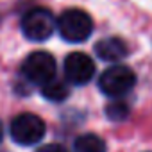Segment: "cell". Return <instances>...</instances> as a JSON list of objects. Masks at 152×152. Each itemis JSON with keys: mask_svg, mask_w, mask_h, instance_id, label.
<instances>
[{"mask_svg": "<svg viewBox=\"0 0 152 152\" xmlns=\"http://www.w3.org/2000/svg\"><path fill=\"white\" fill-rule=\"evenodd\" d=\"M56 29L61 38L70 43L86 41L93 32V20L83 9H66L56 20Z\"/></svg>", "mask_w": 152, "mask_h": 152, "instance_id": "cell-1", "label": "cell"}, {"mask_svg": "<svg viewBox=\"0 0 152 152\" xmlns=\"http://www.w3.org/2000/svg\"><path fill=\"white\" fill-rule=\"evenodd\" d=\"M134 83H136V75L125 64L109 66L99 77L100 91L107 97H113V99H120V97L127 95L134 88Z\"/></svg>", "mask_w": 152, "mask_h": 152, "instance_id": "cell-2", "label": "cell"}, {"mask_svg": "<svg viewBox=\"0 0 152 152\" xmlns=\"http://www.w3.org/2000/svg\"><path fill=\"white\" fill-rule=\"evenodd\" d=\"M45 131L47 127H45L43 118L34 113H22L15 116L9 125V134L13 141H16L18 145H25V147L36 145L38 141H41L45 136Z\"/></svg>", "mask_w": 152, "mask_h": 152, "instance_id": "cell-3", "label": "cell"}, {"mask_svg": "<svg viewBox=\"0 0 152 152\" xmlns=\"http://www.w3.org/2000/svg\"><path fill=\"white\" fill-rule=\"evenodd\" d=\"M56 31V18L47 7H32L22 16V32L31 41H45Z\"/></svg>", "mask_w": 152, "mask_h": 152, "instance_id": "cell-4", "label": "cell"}, {"mask_svg": "<svg viewBox=\"0 0 152 152\" xmlns=\"http://www.w3.org/2000/svg\"><path fill=\"white\" fill-rule=\"evenodd\" d=\"M22 75L32 84H45L52 77H56V59L52 54L38 50L27 56L22 64Z\"/></svg>", "mask_w": 152, "mask_h": 152, "instance_id": "cell-5", "label": "cell"}, {"mask_svg": "<svg viewBox=\"0 0 152 152\" xmlns=\"http://www.w3.org/2000/svg\"><path fill=\"white\" fill-rule=\"evenodd\" d=\"M64 77L70 84L83 86L88 84L95 75V63L90 56L83 52H72L64 59Z\"/></svg>", "mask_w": 152, "mask_h": 152, "instance_id": "cell-6", "label": "cell"}, {"mask_svg": "<svg viewBox=\"0 0 152 152\" xmlns=\"http://www.w3.org/2000/svg\"><path fill=\"white\" fill-rule=\"evenodd\" d=\"M127 54H129V47L120 38H104L95 45V56L107 63H118L125 59Z\"/></svg>", "mask_w": 152, "mask_h": 152, "instance_id": "cell-7", "label": "cell"}, {"mask_svg": "<svg viewBox=\"0 0 152 152\" xmlns=\"http://www.w3.org/2000/svg\"><path fill=\"white\" fill-rule=\"evenodd\" d=\"M41 95L50 102H63L70 95L68 81L59 79V77H52L50 81L41 84Z\"/></svg>", "mask_w": 152, "mask_h": 152, "instance_id": "cell-8", "label": "cell"}, {"mask_svg": "<svg viewBox=\"0 0 152 152\" xmlns=\"http://www.w3.org/2000/svg\"><path fill=\"white\" fill-rule=\"evenodd\" d=\"M73 152H107L106 141L97 134H81L73 143Z\"/></svg>", "mask_w": 152, "mask_h": 152, "instance_id": "cell-9", "label": "cell"}, {"mask_svg": "<svg viewBox=\"0 0 152 152\" xmlns=\"http://www.w3.org/2000/svg\"><path fill=\"white\" fill-rule=\"evenodd\" d=\"M129 111H131L129 104L125 100H120V99H116L106 106V115L109 120H125L129 116Z\"/></svg>", "mask_w": 152, "mask_h": 152, "instance_id": "cell-10", "label": "cell"}, {"mask_svg": "<svg viewBox=\"0 0 152 152\" xmlns=\"http://www.w3.org/2000/svg\"><path fill=\"white\" fill-rule=\"evenodd\" d=\"M36 152H68V150L59 143H47V145H41Z\"/></svg>", "mask_w": 152, "mask_h": 152, "instance_id": "cell-11", "label": "cell"}, {"mask_svg": "<svg viewBox=\"0 0 152 152\" xmlns=\"http://www.w3.org/2000/svg\"><path fill=\"white\" fill-rule=\"evenodd\" d=\"M4 140V125H2V122H0V141Z\"/></svg>", "mask_w": 152, "mask_h": 152, "instance_id": "cell-12", "label": "cell"}]
</instances>
